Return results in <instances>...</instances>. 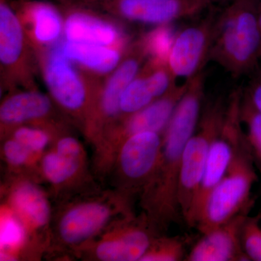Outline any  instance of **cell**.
I'll return each instance as SVG.
<instances>
[{
	"label": "cell",
	"mask_w": 261,
	"mask_h": 261,
	"mask_svg": "<svg viewBox=\"0 0 261 261\" xmlns=\"http://www.w3.org/2000/svg\"><path fill=\"white\" fill-rule=\"evenodd\" d=\"M13 138L27 147L31 152H39L49 143L45 130L34 127L21 126L15 130Z\"/></svg>",
	"instance_id": "obj_29"
},
{
	"label": "cell",
	"mask_w": 261,
	"mask_h": 261,
	"mask_svg": "<svg viewBox=\"0 0 261 261\" xmlns=\"http://www.w3.org/2000/svg\"><path fill=\"white\" fill-rule=\"evenodd\" d=\"M249 213L244 212L228 222L201 233L187 261H250L244 252L242 231Z\"/></svg>",
	"instance_id": "obj_13"
},
{
	"label": "cell",
	"mask_w": 261,
	"mask_h": 261,
	"mask_svg": "<svg viewBox=\"0 0 261 261\" xmlns=\"http://www.w3.org/2000/svg\"><path fill=\"white\" fill-rule=\"evenodd\" d=\"M75 3L128 21L156 27L194 16L210 4L205 0H95Z\"/></svg>",
	"instance_id": "obj_7"
},
{
	"label": "cell",
	"mask_w": 261,
	"mask_h": 261,
	"mask_svg": "<svg viewBox=\"0 0 261 261\" xmlns=\"http://www.w3.org/2000/svg\"><path fill=\"white\" fill-rule=\"evenodd\" d=\"M258 22H259V27H260V32H261V3H260V7H259V10H258Z\"/></svg>",
	"instance_id": "obj_33"
},
{
	"label": "cell",
	"mask_w": 261,
	"mask_h": 261,
	"mask_svg": "<svg viewBox=\"0 0 261 261\" xmlns=\"http://www.w3.org/2000/svg\"><path fill=\"white\" fill-rule=\"evenodd\" d=\"M260 214L249 216L242 231V244L244 252L250 261H261Z\"/></svg>",
	"instance_id": "obj_27"
},
{
	"label": "cell",
	"mask_w": 261,
	"mask_h": 261,
	"mask_svg": "<svg viewBox=\"0 0 261 261\" xmlns=\"http://www.w3.org/2000/svg\"><path fill=\"white\" fill-rule=\"evenodd\" d=\"M71 1L78 3H89V2L95 1V0H71Z\"/></svg>",
	"instance_id": "obj_34"
},
{
	"label": "cell",
	"mask_w": 261,
	"mask_h": 261,
	"mask_svg": "<svg viewBox=\"0 0 261 261\" xmlns=\"http://www.w3.org/2000/svg\"><path fill=\"white\" fill-rule=\"evenodd\" d=\"M141 71L145 75L146 80L154 99L163 97L176 85V77L170 70L167 61L148 58Z\"/></svg>",
	"instance_id": "obj_24"
},
{
	"label": "cell",
	"mask_w": 261,
	"mask_h": 261,
	"mask_svg": "<svg viewBox=\"0 0 261 261\" xmlns=\"http://www.w3.org/2000/svg\"><path fill=\"white\" fill-rule=\"evenodd\" d=\"M189 82V80H186L181 85H175L167 94L155 99L149 106L124 117L118 130L122 142L130 136L141 132L163 134L178 103L186 92Z\"/></svg>",
	"instance_id": "obj_15"
},
{
	"label": "cell",
	"mask_w": 261,
	"mask_h": 261,
	"mask_svg": "<svg viewBox=\"0 0 261 261\" xmlns=\"http://www.w3.org/2000/svg\"><path fill=\"white\" fill-rule=\"evenodd\" d=\"M155 100L151 92L145 75L139 72L137 76L128 84L120 100V111L123 117L129 116Z\"/></svg>",
	"instance_id": "obj_22"
},
{
	"label": "cell",
	"mask_w": 261,
	"mask_h": 261,
	"mask_svg": "<svg viewBox=\"0 0 261 261\" xmlns=\"http://www.w3.org/2000/svg\"><path fill=\"white\" fill-rule=\"evenodd\" d=\"M29 45L23 27L8 0L0 1V63L7 84H21L33 89Z\"/></svg>",
	"instance_id": "obj_8"
},
{
	"label": "cell",
	"mask_w": 261,
	"mask_h": 261,
	"mask_svg": "<svg viewBox=\"0 0 261 261\" xmlns=\"http://www.w3.org/2000/svg\"><path fill=\"white\" fill-rule=\"evenodd\" d=\"M4 153L7 160L14 166H20L27 162L30 155L31 151L23 144L15 140H10L5 142Z\"/></svg>",
	"instance_id": "obj_30"
},
{
	"label": "cell",
	"mask_w": 261,
	"mask_h": 261,
	"mask_svg": "<svg viewBox=\"0 0 261 261\" xmlns=\"http://www.w3.org/2000/svg\"><path fill=\"white\" fill-rule=\"evenodd\" d=\"M110 215L111 211L107 206L97 202L75 206L62 218L60 234L65 243H82L100 229Z\"/></svg>",
	"instance_id": "obj_18"
},
{
	"label": "cell",
	"mask_w": 261,
	"mask_h": 261,
	"mask_svg": "<svg viewBox=\"0 0 261 261\" xmlns=\"http://www.w3.org/2000/svg\"><path fill=\"white\" fill-rule=\"evenodd\" d=\"M15 208L37 227L44 226L49 218V206L45 196L31 184L20 185L12 196Z\"/></svg>",
	"instance_id": "obj_20"
},
{
	"label": "cell",
	"mask_w": 261,
	"mask_h": 261,
	"mask_svg": "<svg viewBox=\"0 0 261 261\" xmlns=\"http://www.w3.org/2000/svg\"><path fill=\"white\" fill-rule=\"evenodd\" d=\"M12 6L37 56L59 44L64 34V18L56 5L39 0H20Z\"/></svg>",
	"instance_id": "obj_12"
},
{
	"label": "cell",
	"mask_w": 261,
	"mask_h": 261,
	"mask_svg": "<svg viewBox=\"0 0 261 261\" xmlns=\"http://www.w3.org/2000/svg\"><path fill=\"white\" fill-rule=\"evenodd\" d=\"M215 21L209 60L233 78L253 71L261 58V0H231Z\"/></svg>",
	"instance_id": "obj_2"
},
{
	"label": "cell",
	"mask_w": 261,
	"mask_h": 261,
	"mask_svg": "<svg viewBox=\"0 0 261 261\" xmlns=\"http://www.w3.org/2000/svg\"><path fill=\"white\" fill-rule=\"evenodd\" d=\"M255 168L245 138L226 174L206 201L196 225L200 233L251 211L254 204L252 187L257 181Z\"/></svg>",
	"instance_id": "obj_3"
},
{
	"label": "cell",
	"mask_w": 261,
	"mask_h": 261,
	"mask_svg": "<svg viewBox=\"0 0 261 261\" xmlns=\"http://www.w3.org/2000/svg\"><path fill=\"white\" fill-rule=\"evenodd\" d=\"M65 41L126 49V37L111 15L68 0H62Z\"/></svg>",
	"instance_id": "obj_9"
},
{
	"label": "cell",
	"mask_w": 261,
	"mask_h": 261,
	"mask_svg": "<svg viewBox=\"0 0 261 261\" xmlns=\"http://www.w3.org/2000/svg\"><path fill=\"white\" fill-rule=\"evenodd\" d=\"M56 152L73 159H80L82 148L78 140L73 137H67L58 142Z\"/></svg>",
	"instance_id": "obj_32"
},
{
	"label": "cell",
	"mask_w": 261,
	"mask_h": 261,
	"mask_svg": "<svg viewBox=\"0 0 261 261\" xmlns=\"http://www.w3.org/2000/svg\"><path fill=\"white\" fill-rule=\"evenodd\" d=\"M25 238V231L18 219L12 216L3 217L1 221V247L14 248L19 247Z\"/></svg>",
	"instance_id": "obj_28"
},
{
	"label": "cell",
	"mask_w": 261,
	"mask_h": 261,
	"mask_svg": "<svg viewBox=\"0 0 261 261\" xmlns=\"http://www.w3.org/2000/svg\"><path fill=\"white\" fill-rule=\"evenodd\" d=\"M243 94V89H235L226 103L224 121L219 132L211 142L203 177L187 223L190 227H196L211 192L226 174L245 140V130L240 118Z\"/></svg>",
	"instance_id": "obj_5"
},
{
	"label": "cell",
	"mask_w": 261,
	"mask_h": 261,
	"mask_svg": "<svg viewBox=\"0 0 261 261\" xmlns=\"http://www.w3.org/2000/svg\"><path fill=\"white\" fill-rule=\"evenodd\" d=\"M260 61H261V58H260Z\"/></svg>",
	"instance_id": "obj_37"
},
{
	"label": "cell",
	"mask_w": 261,
	"mask_h": 261,
	"mask_svg": "<svg viewBox=\"0 0 261 261\" xmlns=\"http://www.w3.org/2000/svg\"><path fill=\"white\" fill-rule=\"evenodd\" d=\"M149 226H152L137 224L125 228L113 240L98 245L97 257L106 261L140 260L154 238Z\"/></svg>",
	"instance_id": "obj_17"
},
{
	"label": "cell",
	"mask_w": 261,
	"mask_h": 261,
	"mask_svg": "<svg viewBox=\"0 0 261 261\" xmlns=\"http://www.w3.org/2000/svg\"><path fill=\"white\" fill-rule=\"evenodd\" d=\"M256 71L244 92L252 105L261 113V69Z\"/></svg>",
	"instance_id": "obj_31"
},
{
	"label": "cell",
	"mask_w": 261,
	"mask_h": 261,
	"mask_svg": "<svg viewBox=\"0 0 261 261\" xmlns=\"http://www.w3.org/2000/svg\"><path fill=\"white\" fill-rule=\"evenodd\" d=\"M80 166V159L63 155L58 152H49L42 161L44 176L53 184L63 183L76 172Z\"/></svg>",
	"instance_id": "obj_25"
},
{
	"label": "cell",
	"mask_w": 261,
	"mask_h": 261,
	"mask_svg": "<svg viewBox=\"0 0 261 261\" xmlns=\"http://www.w3.org/2000/svg\"><path fill=\"white\" fill-rule=\"evenodd\" d=\"M146 59L148 56L140 38L127 47L121 63L105 79L99 89L96 102L103 117L116 118L121 115L122 94L138 74Z\"/></svg>",
	"instance_id": "obj_14"
},
{
	"label": "cell",
	"mask_w": 261,
	"mask_h": 261,
	"mask_svg": "<svg viewBox=\"0 0 261 261\" xmlns=\"http://www.w3.org/2000/svg\"><path fill=\"white\" fill-rule=\"evenodd\" d=\"M60 49L65 58L88 74L107 77L121 63L126 49L89 43L65 41Z\"/></svg>",
	"instance_id": "obj_16"
},
{
	"label": "cell",
	"mask_w": 261,
	"mask_h": 261,
	"mask_svg": "<svg viewBox=\"0 0 261 261\" xmlns=\"http://www.w3.org/2000/svg\"><path fill=\"white\" fill-rule=\"evenodd\" d=\"M187 240L184 237L154 238L141 261H180L186 258Z\"/></svg>",
	"instance_id": "obj_23"
},
{
	"label": "cell",
	"mask_w": 261,
	"mask_h": 261,
	"mask_svg": "<svg viewBox=\"0 0 261 261\" xmlns=\"http://www.w3.org/2000/svg\"><path fill=\"white\" fill-rule=\"evenodd\" d=\"M216 19L209 17L190 25L173 37L167 63L176 78L191 80L209 60Z\"/></svg>",
	"instance_id": "obj_10"
},
{
	"label": "cell",
	"mask_w": 261,
	"mask_h": 261,
	"mask_svg": "<svg viewBox=\"0 0 261 261\" xmlns=\"http://www.w3.org/2000/svg\"><path fill=\"white\" fill-rule=\"evenodd\" d=\"M240 118L246 132L245 139L255 167L261 172V113L243 90Z\"/></svg>",
	"instance_id": "obj_21"
},
{
	"label": "cell",
	"mask_w": 261,
	"mask_h": 261,
	"mask_svg": "<svg viewBox=\"0 0 261 261\" xmlns=\"http://www.w3.org/2000/svg\"><path fill=\"white\" fill-rule=\"evenodd\" d=\"M163 134L157 167L143 193L149 222L166 228L182 219L177 192L184 151L200 121L205 93V72L191 80Z\"/></svg>",
	"instance_id": "obj_1"
},
{
	"label": "cell",
	"mask_w": 261,
	"mask_h": 261,
	"mask_svg": "<svg viewBox=\"0 0 261 261\" xmlns=\"http://www.w3.org/2000/svg\"><path fill=\"white\" fill-rule=\"evenodd\" d=\"M37 56L46 87L61 108L80 114L90 103L95 102L103 81L86 73L65 58L60 44Z\"/></svg>",
	"instance_id": "obj_6"
},
{
	"label": "cell",
	"mask_w": 261,
	"mask_h": 261,
	"mask_svg": "<svg viewBox=\"0 0 261 261\" xmlns=\"http://www.w3.org/2000/svg\"><path fill=\"white\" fill-rule=\"evenodd\" d=\"M260 216H261V213H260Z\"/></svg>",
	"instance_id": "obj_36"
},
{
	"label": "cell",
	"mask_w": 261,
	"mask_h": 261,
	"mask_svg": "<svg viewBox=\"0 0 261 261\" xmlns=\"http://www.w3.org/2000/svg\"><path fill=\"white\" fill-rule=\"evenodd\" d=\"M173 37L168 25H159L140 39L148 58L167 61Z\"/></svg>",
	"instance_id": "obj_26"
},
{
	"label": "cell",
	"mask_w": 261,
	"mask_h": 261,
	"mask_svg": "<svg viewBox=\"0 0 261 261\" xmlns=\"http://www.w3.org/2000/svg\"><path fill=\"white\" fill-rule=\"evenodd\" d=\"M50 98L34 89L15 92L0 107V120L5 125H16L42 119L50 113Z\"/></svg>",
	"instance_id": "obj_19"
},
{
	"label": "cell",
	"mask_w": 261,
	"mask_h": 261,
	"mask_svg": "<svg viewBox=\"0 0 261 261\" xmlns=\"http://www.w3.org/2000/svg\"><path fill=\"white\" fill-rule=\"evenodd\" d=\"M162 142L163 134L154 132L136 134L122 142L119 166L129 190L145 191L157 167Z\"/></svg>",
	"instance_id": "obj_11"
},
{
	"label": "cell",
	"mask_w": 261,
	"mask_h": 261,
	"mask_svg": "<svg viewBox=\"0 0 261 261\" xmlns=\"http://www.w3.org/2000/svg\"><path fill=\"white\" fill-rule=\"evenodd\" d=\"M207 3H214V2H221V1H226V0H205ZM231 1V0H230Z\"/></svg>",
	"instance_id": "obj_35"
},
{
	"label": "cell",
	"mask_w": 261,
	"mask_h": 261,
	"mask_svg": "<svg viewBox=\"0 0 261 261\" xmlns=\"http://www.w3.org/2000/svg\"><path fill=\"white\" fill-rule=\"evenodd\" d=\"M226 108V103L219 98L205 108L197 129L184 151L177 201L182 219L186 224L203 177L211 142L222 125Z\"/></svg>",
	"instance_id": "obj_4"
}]
</instances>
